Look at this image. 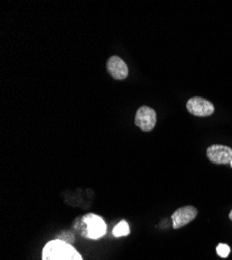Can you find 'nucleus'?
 Wrapping results in <instances>:
<instances>
[{"mask_svg":"<svg viewBox=\"0 0 232 260\" xmlns=\"http://www.w3.org/2000/svg\"><path fill=\"white\" fill-rule=\"evenodd\" d=\"M157 121V115L153 108L143 105L136 113L135 124L143 132H151L155 127Z\"/></svg>","mask_w":232,"mask_h":260,"instance_id":"3","label":"nucleus"},{"mask_svg":"<svg viewBox=\"0 0 232 260\" xmlns=\"http://www.w3.org/2000/svg\"><path fill=\"white\" fill-rule=\"evenodd\" d=\"M206 155L213 164H229L232 161V149L224 145H213L207 148Z\"/></svg>","mask_w":232,"mask_h":260,"instance_id":"5","label":"nucleus"},{"mask_svg":"<svg viewBox=\"0 0 232 260\" xmlns=\"http://www.w3.org/2000/svg\"><path fill=\"white\" fill-rule=\"evenodd\" d=\"M198 215V210L194 206H183L178 208L172 214V225L174 229L181 228L193 222Z\"/></svg>","mask_w":232,"mask_h":260,"instance_id":"6","label":"nucleus"},{"mask_svg":"<svg viewBox=\"0 0 232 260\" xmlns=\"http://www.w3.org/2000/svg\"><path fill=\"white\" fill-rule=\"evenodd\" d=\"M107 68L111 76L118 80H123L128 76V67L126 62L119 56H112L109 58Z\"/></svg>","mask_w":232,"mask_h":260,"instance_id":"7","label":"nucleus"},{"mask_svg":"<svg viewBox=\"0 0 232 260\" xmlns=\"http://www.w3.org/2000/svg\"><path fill=\"white\" fill-rule=\"evenodd\" d=\"M56 240H60V241H62V242H65V243H68V244L72 245V244L74 243V241H75V238H74V235H73L71 232H69V231H64V232H61V233L57 236Z\"/></svg>","mask_w":232,"mask_h":260,"instance_id":"9","label":"nucleus"},{"mask_svg":"<svg viewBox=\"0 0 232 260\" xmlns=\"http://www.w3.org/2000/svg\"><path fill=\"white\" fill-rule=\"evenodd\" d=\"M42 260H82V257L72 245L54 240L47 243L43 248Z\"/></svg>","mask_w":232,"mask_h":260,"instance_id":"2","label":"nucleus"},{"mask_svg":"<svg viewBox=\"0 0 232 260\" xmlns=\"http://www.w3.org/2000/svg\"><path fill=\"white\" fill-rule=\"evenodd\" d=\"M231 167H232V161H231Z\"/></svg>","mask_w":232,"mask_h":260,"instance_id":"12","label":"nucleus"},{"mask_svg":"<svg viewBox=\"0 0 232 260\" xmlns=\"http://www.w3.org/2000/svg\"><path fill=\"white\" fill-rule=\"evenodd\" d=\"M129 233H130V228H129V225L127 224V222H126V221H121L113 230V234L116 237L128 235Z\"/></svg>","mask_w":232,"mask_h":260,"instance_id":"8","label":"nucleus"},{"mask_svg":"<svg viewBox=\"0 0 232 260\" xmlns=\"http://www.w3.org/2000/svg\"><path fill=\"white\" fill-rule=\"evenodd\" d=\"M186 108L189 114L197 117H208L215 112L214 104L202 97H193L189 99L186 103Z\"/></svg>","mask_w":232,"mask_h":260,"instance_id":"4","label":"nucleus"},{"mask_svg":"<svg viewBox=\"0 0 232 260\" xmlns=\"http://www.w3.org/2000/svg\"><path fill=\"white\" fill-rule=\"evenodd\" d=\"M74 229L77 233L90 240H98L107 233V224L104 223L101 216L88 213L75 221Z\"/></svg>","mask_w":232,"mask_h":260,"instance_id":"1","label":"nucleus"},{"mask_svg":"<svg viewBox=\"0 0 232 260\" xmlns=\"http://www.w3.org/2000/svg\"><path fill=\"white\" fill-rule=\"evenodd\" d=\"M230 251H231L230 247H229L228 245H226V244H220V245L217 247V253H218V255H219L220 257H222V258L228 257L229 254H230Z\"/></svg>","mask_w":232,"mask_h":260,"instance_id":"10","label":"nucleus"},{"mask_svg":"<svg viewBox=\"0 0 232 260\" xmlns=\"http://www.w3.org/2000/svg\"><path fill=\"white\" fill-rule=\"evenodd\" d=\"M229 218H230V220L232 221V210H231V212H230V214H229Z\"/></svg>","mask_w":232,"mask_h":260,"instance_id":"11","label":"nucleus"}]
</instances>
